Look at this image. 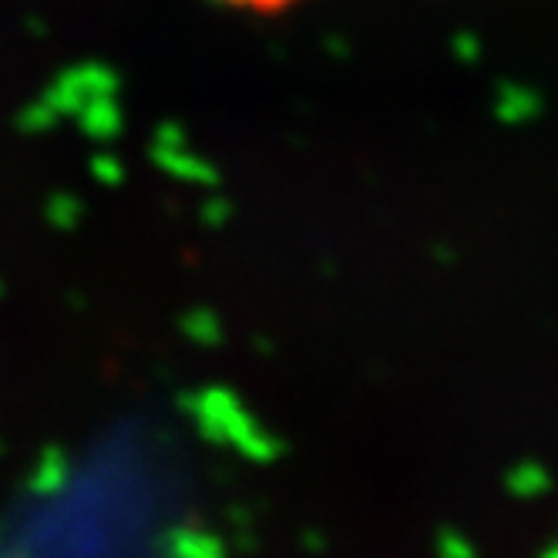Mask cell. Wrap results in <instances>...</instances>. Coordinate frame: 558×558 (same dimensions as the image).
Returning a JSON list of instances; mask_svg holds the SVG:
<instances>
[{
    "mask_svg": "<svg viewBox=\"0 0 558 558\" xmlns=\"http://www.w3.org/2000/svg\"><path fill=\"white\" fill-rule=\"evenodd\" d=\"M226 4H239V8L269 11V8H287V4H293V0H226Z\"/></svg>",
    "mask_w": 558,
    "mask_h": 558,
    "instance_id": "cell-1",
    "label": "cell"
}]
</instances>
